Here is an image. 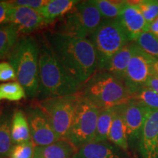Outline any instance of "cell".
<instances>
[{
    "label": "cell",
    "instance_id": "8d00e7d4",
    "mask_svg": "<svg viewBox=\"0 0 158 158\" xmlns=\"http://www.w3.org/2000/svg\"><path fill=\"white\" fill-rule=\"evenodd\" d=\"M157 2H158V0H157Z\"/></svg>",
    "mask_w": 158,
    "mask_h": 158
},
{
    "label": "cell",
    "instance_id": "e575fe53",
    "mask_svg": "<svg viewBox=\"0 0 158 158\" xmlns=\"http://www.w3.org/2000/svg\"><path fill=\"white\" fill-rule=\"evenodd\" d=\"M153 70L155 76H158V59H155L153 62Z\"/></svg>",
    "mask_w": 158,
    "mask_h": 158
},
{
    "label": "cell",
    "instance_id": "ac0fdd59",
    "mask_svg": "<svg viewBox=\"0 0 158 158\" xmlns=\"http://www.w3.org/2000/svg\"><path fill=\"white\" fill-rule=\"evenodd\" d=\"M79 2L78 0H48L42 7L37 10L50 23L56 19L68 14Z\"/></svg>",
    "mask_w": 158,
    "mask_h": 158
},
{
    "label": "cell",
    "instance_id": "836d02e7",
    "mask_svg": "<svg viewBox=\"0 0 158 158\" xmlns=\"http://www.w3.org/2000/svg\"><path fill=\"white\" fill-rule=\"evenodd\" d=\"M148 31L158 37V17L155 21H153L151 23H149Z\"/></svg>",
    "mask_w": 158,
    "mask_h": 158
},
{
    "label": "cell",
    "instance_id": "7c38bea8",
    "mask_svg": "<svg viewBox=\"0 0 158 158\" xmlns=\"http://www.w3.org/2000/svg\"><path fill=\"white\" fill-rule=\"evenodd\" d=\"M138 158H158V110H152L137 148Z\"/></svg>",
    "mask_w": 158,
    "mask_h": 158
},
{
    "label": "cell",
    "instance_id": "1f68e13d",
    "mask_svg": "<svg viewBox=\"0 0 158 158\" xmlns=\"http://www.w3.org/2000/svg\"><path fill=\"white\" fill-rule=\"evenodd\" d=\"M48 0H15L10 1L15 7H24L29 8L38 10L42 7Z\"/></svg>",
    "mask_w": 158,
    "mask_h": 158
},
{
    "label": "cell",
    "instance_id": "ffe728a7",
    "mask_svg": "<svg viewBox=\"0 0 158 158\" xmlns=\"http://www.w3.org/2000/svg\"><path fill=\"white\" fill-rule=\"evenodd\" d=\"M13 114L10 110L0 112V157L9 158L13 147L11 138V122Z\"/></svg>",
    "mask_w": 158,
    "mask_h": 158
},
{
    "label": "cell",
    "instance_id": "7402d4cb",
    "mask_svg": "<svg viewBox=\"0 0 158 158\" xmlns=\"http://www.w3.org/2000/svg\"><path fill=\"white\" fill-rule=\"evenodd\" d=\"M18 29L12 23L0 26V59L8 55L19 37Z\"/></svg>",
    "mask_w": 158,
    "mask_h": 158
},
{
    "label": "cell",
    "instance_id": "2e32d148",
    "mask_svg": "<svg viewBox=\"0 0 158 158\" xmlns=\"http://www.w3.org/2000/svg\"><path fill=\"white\" fill-rule=\"evenodd\" d=\"M135 48V43H128L109 59L102 70L109 73L118 80L124 82L126 71Z\"/></svg>",
    "mask_w": 158,
    "mask_h": 158
},
{
    "label": "cell",
    "instance_id": "d6a6232c",
    "mask_svg": "<svg viewBox=\"0 0 158 158\" xmlns=\"http://www.w3.org/2000/svg\"><path fill=\"white\" fill-rule=\"evenodd\" d=\"M144 87H147L158 94V76H153L148 81Z\"/></svg>",
    "mask_w": 158,
    "mask_h": 158
},
{
    "label": "cell",
    "instance_id": "8fae6325",
    "mask_svg": "<svg viewBox=\"0 0 158 158\" xmlns=\"http://www.w3.org/2000/svg\"><path fill=\"white\" fill-rule=\"evenodd\" d=\"M152 110L149 108L137 103L131 99L124 105V119L130 149L137 151L142 130Z\"/></svg>",
    "mask_w": 158,
    "mask_h": 158
},
{
    "label": "cell",
    "instance_id": "e0dca14e",
    "mask_svg": "<svg viewBox=\"0 0 158 158\" xmlns=\"http://www.w3.org/2000/svg\"><path fill=\"white\" fill-rule=\"evenodd\" d=\"M124 105L115 107V113L108 135V141L127 152L129 149V144L124 119Z\"/></svg>",
    "mask_w": 158,
    "mask_h": 158
},
{
    "label": "cell",
    "instance_id": "f1b7e54d",
    "mask_svg": "<svg viewBox=\"0 0 158 158\" xmlns=\"http://www.w3.org/2000/svg\"><path fill=\"white\" fill-rule=\"evenodd\" d=\"M35 145L32 141L15 144L12 148L9 158H33Z\"/></svg>",
    "mask_w": 158,
    "mask_h": 158
},
{
    "label": "cell",
    "instance_id": "d590c367",
    "mask_svg": "<svg viewBox=\"0 0 158 158\" xmlns=\"http://www.w3.org/2000/svg\"><path fill=\"white\" fill-rule=\"evenodd\" d=\"M33 158H43L42 156H41V155H40V153L38 147H35L34 157H33Z\"/></svg>",
    "mask_w": 158,
    "mask_h": 158
},
{
    "label": "cell",
    "instance_id": "d4e9b609",
    "mask_svg": "<svg viewBox=\"0 0 158 158\" xmlns=\"http://www.w3.org/2000/svg\"><path fill=\"white\" fill-rule=\"evenodd\" d=\"M25 98L27 93L24 89L17 81L0 84V101L3 100L19 101Z\"/></svg>",
    "mask_w": 158,
    "mask_h": 158
},
{
    "label": "cell",
    "instance_id": "5b68a950",
    "mask_svg": "<svg viewBox=\"0 0 158 158\" xmlns=\"http://www.w3.org/2000/svg\"><path fill=\"white\" fill-rule=\"evenodd\" d=\"M98 58V70H102L109 59L131 43L118 19H103L90 36Z\"/></svg>",
    "mask_w": 158,
    "mask_h": 158
},
{
    "label": "cell",
    "instance_id": "6da1fadb",
    "mask_svg": "<svg viewBox=\"0 0 158 158\" xmlns=\"http://www.w3.org/2000/svg\"><path fill=\"white\" fill-rule=\"evenodd\" d=\"M48 46L68 73L84 84L98 70V58L90 39L59 32L46 36Z\"/></svg>",
    "mask_w": 158,
    "mask_h": 158
},
{
    "label": "cell",
    "instance_id": "52a82bcc",
    "mask_svg": "<svg viewBox=\"0 0 158 158\" xmlns=\"http://www.w3.org/2000/svg\"><path fill=\"white\" fill-rule=\"evenodd\" d=\"M100 112L99 108L80 95L71 127L65 138L76 150L94 142Z\"/></svg>",
    "mask_w": 158,
    "mask_h": 158
},
{
    "label": "cell",
    "instance_id": "4fadbf2b",
    "mask_svg": "<svg viewBox=\"0 0 158 158\" xmlns=\"http://www.w3.org/2000/svg\"><path fill=\"white\" fill-rule=\"evenodd\" d=\"M118 19L127 33L130 42H135L142 33L149 29V23L144 19L141 12L130 1H126Z\"/></svg>",
    "mask_w": 158,
    "mask_h": 158
},
{
    "label": "cell",
    "instance_id": "3957f363",
    "mask_svg": "<svg viewBox=\"0 0 158 158\" xmlns=\"http://www.w3.org/2000/svg\"><path fill=\"white\" fill-rule=\"evenodd\" d=\"M79 94L100 110L127 103L132 98L124 82L105 70H97L81 85Z\"/></svg>",
    "mask_w": 158,
    "mask_h": 158
},
{
    "label": "cell",
    "instance_id": "30bf717a",
    "mask_svg": "<svg viewBox=\"0 0 158 158\" xmlns=\"http://www.w3.org/2000/svg\"><path fill=\"white\" fill-rule=\"evenodd\" d=\"M26 115L29 122L31 141L35 147H45L60 140L39 106L27 108Z\"/></svg>",
    "mask_w": 158,
    "mask_h": 158
},
{
    "label": "cell",
    "instance_id": "4dcf8cb0",
    "mask_svg": "<svg viewBox=\"0 0 158 158\" xmlns=\"http://www.w3.org/2000/svg\"><path fill=\"white\" fill-rule=\"evenodd\" d=\"M13 7L10 1H0V26L10 23Z\"/></svg>",
    "mask_w": 158,
    "mask_h": 158
},
{
    "label": "cell",
    "instance_id": "5bb4252c",
    "mask_svg": "<svg viewBox=\"0 0 158 158\" xmlns=\"http://www.w3.org/2000/svg\"><path fill=\"white\" fill-rule=\"evenodd\" d=\"M10 23L14 25L19 33L29 34L48 23L37 10L14 6Z\"/></svg>",
    "mask_w": 158,
    "mask_h": 158
},
{
    "label": "cell",
    "instance_id": "8992f818",
    "mask_svg": "<svg viewBox=\"0 0 158 158\" xmlns=\"http://www.w3.org/2000/svg\"><path fill=\"white\" fill-rule=\"evenodd\" d=\"M103 20L92 1H80L62 18L57 32L80 38L91 36Z\"/></svg>",
    "mask_w": 158,
    "mask_h": 158
},
{
    "label": "cell",
    "instance_id": "83f0119b",
    "mask_svg": "<svg viewBox=\"0 0 158 158\" xmlns=\"http://www.w3.org/2000/svg\"><path fill=\"white\" fill-rule=\"evenodd\" d=\"M131 2L137 6L149 24L158 17L157 0H139Z\"/></svg>",
    "mask_w": 158,
    "mask_h": 158
},
{
    "label": "cell",
    "instance_id": "74e56055",
    "mask_svg": "<svg viewBox=\"0 0 158 158\" xmlns=\"http://www.w3.org/2000/svg\"><path fill=\"white\" fill-rule=\"evenodd\" d=\"M0 158H2V157H0Z\"/></svg>",
    "mask_w": 158,
    "mask_h": 158
},
{
    "label": "cell",
    "instance_id": "9a60e30c",
    "mask_svg": "<svg viewBox=\"0 0 158 158\" xmlns=\"http://www.w3.org/2000/svg\"><path fill=\"white\" fill-rule=\"evenodd\" d=\"M73 158H132L128 152L108 142H92L77 150Z\"/></svg>",
    "mask_w": 158,
    "mask_h": 158
},
{
    "label": "cell",
    "instance_id": "484cf974",
    "mask_svg": "<svg viewBox=\"0 0 158 158\" xmlns=\"http://www.w3.org/2000/svg\"><path fill=\"white\" fill-rule=\"evenodd\" d=\"M148 56L158 59V37L149 31H144L134 42Z\"/></svg>",
    "mask_w": 158,
    "mask_h": 158
},
{
    "label": "cell",
    "instance_id": "ba28073f",
    "mask_svg": "<svg viewBox=\"0 0 158 158\" xmlns=\"http://www.w3.org/2000/svg\"><path fill=\"white\" fill-rule=\"evenodd\" d=\"M79 93L56 98L44 99L39 102L38 106L60 138L65 139L68 135L74 116Z\"/></svg>",
    "mask_w": 158,
    "mask_h": 158
},
{
    "label": "cell",
    "instance_id": "4316f807",
    "mask_svg": "<svg viewBox=\"0 0 158 158\" xmlns=\"http://www.w3.org/2000/svg\"><path fill=\"white\" fill-rule=\"evenodd\" d=\"M131 100L150 110H158V94L149 88H141L132 95Z\"/></svg>",
    "mask_w": 158,
    "mask_h": 158
},
{
    "label": "cell",
    "instance_id": "cb8c5ba5",
    "mask_svg": "<svg viewBox=\"0 0 158 158\" xmlns=\"http://www.w3.org/2000/svg\"><path fill=\"white\" fill-rule=\"evenodd\" d=\"M96 6L103 19H116L121 14L126 1L91 0Z\"/></svg>",
    "mask_w": 158,
    "mask_h": 158
},
{
    "label": "cell",
    "instance_id": "277c9868",
    "mask_svg": "<svg viewBox=\"0 0 158 158\" xmlns=\"http://www.w3.org/2000/svg\"><path fill=\"white\" fill-rule=\"evenodd\" d=\"M39 54L36 40L27 36L18 40L8 54V62L14 69L16 81L30 98L37 97L38 91Z\"/></svg>",
    "mask_w": 158,
    "mask_h": 158
},
{
    "label": "cell",
    "instance_id": "d6986e66",
    "mask_svg": "<svg viewBox=\"0 0 158 158\" xmlns=\"http://www.w3.org/2000/svg\"><path fill=\"white\" fill-rule=\"evenodd\" d=\"M11 138L13 145L31 141L29 122L26 113L16 110L13 113L11 122Z\"/></svg>",
    "mask_w": 158,
    "mask_h": 158
},
{
    "label": "cell",
    "instance_id": "7a4b0ae2",
    "mask_svg": "<svg viewBox=\"0 0 158 158\" xmlns=\"http://www.w3.org/2000/svg\"><path fill=\"white\" fill-rule=\"evenodd\" d=\"M81 84L70 76L48 44L40 49L38 91L40 100L79 93Z\"/></svg>",
    "mask_w": 158,
    "mask_h": 158
},
{
    "label": "cell",
    "instance_id": "f546056e",
    "mask_svg": "<svg viewBox=\"0 0 158 158\" xmlns=\"http://www.w3.org/2000/svg\"><path fill=\"white\" fill-rule=\"evenodd\" d=\"M16 81V74L13 66L7 62H0V81Z\"/></svg>",
    "mask_w": 158,
    "mask_h": 158
},
{
    "label": "cell",
    "instance_id": "44dd1931",
    "mask_svg": "<svg viewBox=\"0 0 158 158\" xmlns=\"http://www.w3.org/2000/svg\"><path fill=\"white\" fill-rule=\"evenodd\" d=\"M43 158H73L77 151L66 139H60L45 147H37Z\"/></svg>",
    "mask_w": 158,
    "mask_h": 158
},
{
    "label": "cell",
    "instance_id": "603a6c76",
    "mask_svg": "<svg viewBox=\"0 0 158 158\" xmlns=\"http://www.w3.org/2000/svg\"><path fill=\"white\" fill-rule=\"evenodd\" d=\"M115 113V107L100 110L99 114L94 142L108 141V135Z\"/></svg>",
    "mask_w": 158,
    "mask_h": 158
},
{
    "label": "cell",
    "instance_id": "9c48e42d",
    "mask_svg": "<svg viewBox=\"0 0 158 158\" xmlns=\"http://www.w3.org/2000/svg\"><path fill=\"white\" fill-rule=\"evenodd\" d=\"M155 59L143 53L135 44L124 79V86L131 96L144 87L148 81L155 76L153 70Z\"/></svg>",
    "mask_w": 158,
    "mask_h": 158
}]
</instances>
